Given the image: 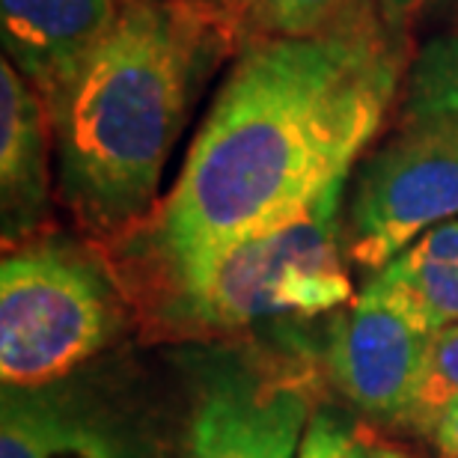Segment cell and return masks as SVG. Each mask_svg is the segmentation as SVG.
<instances>
[{
    "instance_id": "obj_1",
    "label": "cell",
    "mask_w": 458,
    "mask_h": 458,
    "mask_svg": "<svg viewBox=\"0 0 458 458\" xmlns=\"http://www.w3.org/2000/svg\"><path fill=\"white\" fill-rule=\"evenodd\" d=\"M235 54L170 194L114 242L146 283L286 224L343 185L408 78L405 39L378 0L322 33Z\"/></svg>"
},
{
    "instance_id": "obj_2",
    "label": "cell",
    "mask_w": 458,
    "mask_h": 458,
    "mask_svg": "<svg viewBox=\"0 0 458 458\" xmlns=\"http://www.w3.org/2000/svg\"><path fill=\"white\" fill-rule=\"evenodd\" d=\"M233 51L226 18L194 0H123L54 116L57 194L93 238L152 215L161 173L212 72Z\"/></svg>"
},
{
    "instance_id": "obj_3",
    "label": "cell",
    "mask_w": 458,
    "mask_h": 458,
    "mask_svg": "<svg viewBox=\"0 0 458 458\" xmlns=\"http://www.w3.org/2000/svg\"><path fill=\"white\" fill-rule=\"evenodd\" d=\"M345 182L304 215L146 283L164 316L203 331L322 316L352 304L343 247Z\"/></svg>"
},
{
    "instance_id": "obj_4",
    "label": "cell",
    "mask_w": 458,
    "mask_h": 458,
    "mask_svg": "<svg viewBox=\"0 0 458 458\" xmlns=\"http://www.w3.org/2000/svg\"><path fill=\"white\" fill-rule=\"evenodd\" d=\"M123 325L111 268L87 244L36 235L0 265V378L36 390L98 354Z\"/></svg>"
},
{
    "instance_id": "obj_5",
    "label": "cell",
    "mask_w": 458,
    "mask_h": 458,
    "mask_svg": "<svg viewBox=\"0 0 458 458\" xmlns=\"http://www.w3.org/2000/svg\"><path fill=\"white\" fill-rule=\"evenodd\" d=\"M455 215L458 114L402 116L354 173L343 217L345 256L375 274Z\"/></svg>"
},
{
    "instance_id": "obj_6",
    "label": "cell",
    "mask_w": 458,
    "mask_h": 458,
    "mask_svg": "<svg viewBox=\"0 0 458 458\" xmlns=\"http://www.w3.org/2000/svg\"><path fill=\"white\" fill-rule=\"evenodd\" d=\"M432 331L393 292L366 280L336 318L327 340V369L363 414L411 423Z\"/></svg>"
},
{
    "instance_id": "obj_7",
    "label": "cell",
    "mask_w": 458,
    "mask_h": 458,
    "mask_svg": "<svg viewBox=\"0 0 458 458\" xmlns=\"http://www.w3.org/2000/svg\"><path fill=\"white\" fill-rule=\"evenodd\" d=\"M310 417L301 378L229 366L199 393L185 458H298Z\"/></svg>"
},
{
    "instance_id": "obj_8",
    "label": "cell",
    "mask_w": 458,
    "mask_h": 458,
    "mask_svg": "<svg viewBox=\"0 0 458 458\" xmlns=\"http://www.w3.org/2000/svg\"><path fill=\"white\" fill-rule=\"evenodd\" d=\"M123 0H0L4 57L54 116L111 33Z\"/></svg>"
},
{
    "instance_id": "obj_9",
    "label": "cell",
    "mask_w": 458,
    "mask_h": 458,
    "mask_svg": "<svg viewBox=\"0 0 458 458\" xmlns=\"http://www.w3.org/2000/svg\"><path fill=\"white\" fill-rule=\"evenodd\" d=\"M54 123L13 60H0V226L6 247L42 235L51 212Z\"/></svg>"
},
{
    "instance_id": "obj_10",
    "label": "cell",
    "mask_w": 458,
    "mask_h": 458,
    "mask_svg": "<svg viewBox=\"0 0 458 458\" xmlns=\"http://www.w3.org/2000/svg\"><path fill=\"white\" fill-rule=\"evenodd\" d=\"M0 458H125L114 437L84 414L30 390L4 393Z\"/></svg>"
},
{
    "instance_id": "obj_11",
    "label": "cell",
    "mask_w": 458,
    "mask_h": 458,
    "mask_svg": "<svg viewBox=\"0 0 458 458\" xmlns=\"http://www.w3.org/2000/svg\"><path fill=\"white\" fill-rule=\"evenodd\" d=\"M369 280L393 292L428 331L458 322V221L437 224Z\"/></svg>"
},
{
    "instance_id": "obj_12",
    "label": "cell",
    "mask_w": 458,
    "mask_h": 458,
    "mask_svg": "<svg viewBox=\"0 0 458 458\" xmlns=\"http://www.w3.org/2000/svg\"><path fill=\"white\" fill-rule=\"evenodd\" d=\"M360 0H226L224 18L242 48L259 39L313 36L340 24Z\"/></svg>"
},
{
    "instance_id": "obj_13",
    "label": "cell",
    "mask_w": 458,
    "mask_h": 458,
    "mask_svg": "<svg viewBox=\"0 0 458 458\" xmlns=\"http://www.w3.org/2000/svg\"><path fill=\"white\" fill-rule=\"evenodd\" d=\"M402 116L458 114V27L432 36L411 60Z\"/></svg>"
},
{
    "instance_id": "obj_14",
    "label": "cell",
    "mask_w": 458,
    "mask_h": 458,
    "mask_svg": "<svg viewBox=\"0 0 458 458\" xmlns=\"http://www.w3.org/2000/svg\"><path fill=\"white\" fill-rule=\"evenodd\" d=\"M453 399H458V322L432 331L411 423L428 432V426Z\"/></svg>"
},
{
    "instance_id": "obj_15",
    "label": "cell",
    "mask_w": 458,
    "mask_h": 458,
    "mask_svg": "<svg viewBox=\"0 0 458 458\" xmlns=\"http://www.w3.org/2000/svg\"><path fill=\"white\" fill-rule=\"evenodd\" d=\"M298 458H375V455L357 441V435L340 417L318 411V414L310 417Z\"/></svg>"
},
{
    "instance_id": "obj_16",
    "label": "cell",
    "mask_w": 458,
    "mask_h": 458,
    "mask_svg": "<svg viewBox=\"0 0 458 458\" xmlns=\"http://www.w3.org/2000/svg\"><path fill=\"white\" fill-rule=\"evenodd\" d=\"M428 435L435 437V444L441 446V453L450 458H458V399H453L446 405L432 426H428Z\"/></svg>"
},
{
    "instance_id": "obj_17",
    "label": "cell",
    "mask_w": 458,
    "mask_h": 458,
    "mask_svg": "<svg viewBox=\"0 0 458 458\" xmlns=\"http://www.w3.org/2000/svg\"><path fill=\"white\" fill-rule=\"evenodd\" d=\"M378 6H381L384 21L390 27H396V30H405L408 21L417 13V0H378Z\"/></svg>"
},
{
    "instance_id": "obj_18",
    "label": "cell",
    "mask_w": 458,
    "mask_h": 458,
    "mask_svg": "<svg viewBox=\"0 0 458 458\" xmlns=\"http://www.w3.org/2000/svg\"><path fill=\"white\" fill-rule=\"evenodd\" d=\"M414 18H420V21H446V18H458V0H417Z\"/></svg>"
},
{
    "instance_id": "obj_19",
    "label": "cell",
    "mask_w": 458,
    "mask_h": 458,
    "mask_svg": "<svg viewBox=\"0 0 458 458\" xmlns=\"http://www.w3.org/2000/svg\"><path fill=\"white\" fill-rule=\"evenodd\" d=\"M375 458H408L405 453H399V450H390V446H375L372 450Z\"/></svg>"
},
{
    "instance_id": "obj_20",
    "label": "cell",
    "mask_w": 458,
    "mask_h": 458,
    "mask_svg": "<svg viewBox=\"0 0 458 458\" xmlns=\"http://www.w3.org/2000/svg\"><path fill=\"white\" fill-rule=\"evenodd\" d=\"M194 4L212 6V9H217V13H221V15H224V4H226V0H194Z\"/></svg>"
}]
</instances>
